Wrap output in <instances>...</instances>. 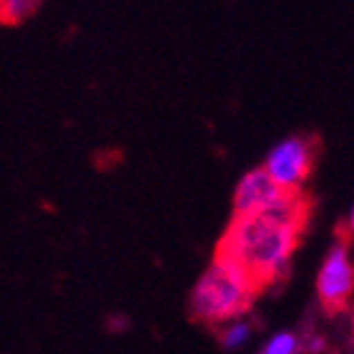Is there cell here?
<instances>
[{"label": "cell", "instance_id": "cell-9", "mask_svg": "<svg viewBox=\"0 0 354 354\" xmlns=\"http://www.w3.org/2000/svg\"><path fill=\"white\" fill-rule=\"evenodd\" d=\"M307 349H310V352H322V349H325V339H322V337H313V339H310V344H307Z\"/></svg>", "mask_w": 354, "mask_h": 354}, {"label": "cell", "instance_id": "cell-8", "mask_svg": "<svg viewBox=\"0 0 354 354\" xmlns=\"http://www.w3.org/2000/svg\"><path fill=\"white\" fill-rule=\"evenodd\" d=\"M297 347H300V342L292 332H280L266 344L263 354H297Z\"/></svg>", "mask_w": 354, "mask_h": 354}, {"label": "cell", "instance_id": "cell-6", "mask_svg": "<svg viewBox=\"0 0 354 354\" xmlns=\"http://www.w3.org/2000/svg\"><path fill=\"white\" fill-rule=\"evenodd\" d=\"M42 0H0V23L18 25L32 18Z\"/></svg>", "mask_w": 354, "mask_h": 354}, {"label": "cell", "instance_id": "cell-3", "mask_svg": "<svg viewBox=\"0 0 354 354\" xmlns=\"http://www.w3.org/2000/svg\"><path fill=\"white\" fill-rule=\"evenodd\" d=\"M266 174L288 191H302L315 169V142L307 136H290L268 153Z\"/></svg>", "mask_w": 354, "mask_h": 354}, {"label": "cell", "instance_id": "cell-1", "mask_svg": "<svg viewBox=\"0 0 354 354\" xmlns=\"http://www.w3.org/2000/svg\"><path fill=\"white\" fill-rule=\"evenodd\" d=\"M302 230V223L283 218L275 211L233 216L216 253L236 260L260 292L288 270Z\"/></svg>", "mask_w": 354, "mask_h": 354}, {"label": "cell", "instance_id": "cell-4", "mask_svg": "<svg viewBox=\"0 0 354 354\" xmlns=\"http://www.w3.org/2000/svg\"><path fill=\"white\" fill-rule=\"evenodd\" d=\"M354 292V263L347 238H339L330 248L317 275V297L327 313H342Z\"/></svg>", "mask_w": 354, "mask_h": 354}, {"label": "cell", "instance_id": "cell-5", "mask_svg": "<svg viewBox=\"0 0 354 354\" xmlns=\"http://www.w3.org/2000/svg\"><path fill=\"white\" fill-rule=\"evenodd\" d=\"M295 191H288L272 181L263 166L248 171L238 181L233 196V216H258L280 208Z\"/></svg>", "mask_w": 354, "mask_h": 354}, {"label": "cell", "instance_id": "cell-2", "mask_svg": "<svg viewBox=\"0 0 354 354\" xmlns=\"http://www.w3.org/2000/svg\"><path fill=\"white\" fill-rule=\"evenodd\" d=\"M258 288L236 260L216 253L211 268L191 292V315L208 327H218L248 313Z\"/></svg>", "mask_w": 354, "mask_h": 354}, {"label": "cell", "instance_id": "cell-10", "mask_svg": "<svg viewBox=\"0 0 354 354\" xmlns=\"http://www.w3.org/2000/svg\"><path fill=\"white\" fill-rule=\"evenodd\" d=\"M349 230L354 233V208H352V213H349Z\"/></svg>", "mask_w": 354, "mask_h": 354}, {"label": "cell", "instance_id": "cell-7", "mask_svg": "<svg viewBox=\"0 0 354 354\" xmlns=\"http://www.w3.org/2000/svg\"><path fill=\"white\" fill-rule=\"evenodd\" d=\"M248 337H250L248 322H245V319H233L223 330V335H221V344H223L225 349H238L241 344L248 342Z\"/></svg>", "mask_w": 354, "mask_h": 354}]
</instances>
